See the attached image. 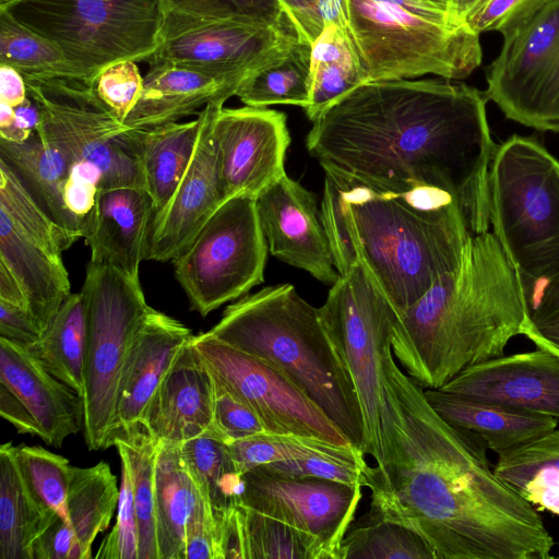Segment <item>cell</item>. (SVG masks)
<instances>
[{
  "mask_svg": "<svg viewBox=\"0 0 559 559\" xmlns=\"http://www.w3.org/2000/svg\"><path fill=\"white\" fill-rule=\"evenodd\" d=\"M224 200L257 199L285 173L286 115L267 108L217 106L213 119Z\"/></svg>",
  "mask_w": 559,
  "mask_h": 559,
  "instance_id": "ac0fdd59",
  "label": "cell"
},
{
  "mask_svg": "<svg viewBox=\"0 0 559 559\" xmlns=\"http://www.w3.org/2000/svg\"><path fill=\"white\" fill-rule=\"evenodd\" d=\"M234 92L217 79L185 67L152 64L141 96L123 123L152 129L197 112L212 102L225 103Z\"/></svg>",
  "mask_w": 559,
  "mask_h": 559,
  "instance_id": "484cf974",
  "label": "cell"
},
{
  "mask_svg": "<svg viewBox=\"0 0 559 559\" xmlns=\"http://www.w3.org/2000/svg\"><path fill=\"white\" fill-rule=\"evenodd\" d=\"M14 126L20 130L32 134L40 122V114L37 104L32 97H27L21 105L14 108Z\"/></svg>",
  "mask_w": 559,
  "mask_h": 559,
  "instance_id": "6f0895ef",
  "label": "cell"
},
{
  "mask_svg": "<svg viewBox=\"0 0 559 559\" xmlns=\"http://www.w3.org/2000/svg\"><path fill=\"white\" fill-rule=\"evenodd\" d=\"M241 504L306 535L320 559H341L354 523L362 486L323 478L287 477L255 467L243 475Z\"/></svg>",
  "mask_w": 559,
  "mask_h": 559,
  "instance_id": "2e32d148",
  "label": "cell"
},
{
  "mask_svg": "<svg viewBox=\"0 0 559 559\" xmlns=\"http://www.w3.org/2000/svg\"><path fill=\"white\" fill-rule=\"evenodd\" d=\"M365 83L433 74L461 80L483 61L480 35L438 0H342Z\"/></svg>",
  "mask_w": 559,
  "mask_h": 559,
  "instance_id": "8992f818",
  "label": "cell"
},
{
  "mask_svg": "<svg viewBox=\"0 0 559 559\" xmlns=\"http://www.w3.org/2000/svg\"><path fill=\"white\" fill-rule=\"evenodd\" d=\"M0 9L58 45L91 85L123 60H147L164 21L159 0H1Z\"/></svg>",
  "mask_w": 559,
  "mask_h": 559,
  "instance_id": "ba28073f",
  "label": "cell"
},
{
  "mask_svg": "<svg viewBox=\"0 0 559 559\" xmlns=\"http://www.w3.org/2000/svg\"><path fill=\"white\" fill-rule=\"evenodd\" d=\"M0 301L28 309L27 298L21 284L2 262H0Z\"/></svg>",
  "mask_w": 559,
  "mask_h": 559,
  "instance_id": "9f6ffc18",
  "label": "cell"
},
{
  "mask_svg": "<svg viewBox=\"0 0 559 559\" xmlns=\"http://www.w3.org/2000/svg\"><path fill=\"white\" fill-rule=\"evenodd\" d=\"M526 336L537 348L559 357V275L528 301Z\"/></svg>",
  "mask_w": 559,
  "mask_h": 559,
  "instance_id": "f907efd6",
  "label": "cell"
},
{
  "mask_svg": "<svg viewBox=\"0 0 559 559\" xmlns=\"http://www.w3.org/2000/svg\"><path fill=\"white\" fill-rule=\"evenodd\" d=\"M225 537L226 559H320L306 535L241 503L228 516Z\"/></svg>",
  "mask_w": 559,
  "mask_h": 559,
  "instance_id": "d6a6232c",
  "label": "cell"
},
{
  "mask_svg": "<svg viewBox=\"0 0 559 559\" xmlns=\"http://www.w3.org/2000/svg\"><path fill=\"white\" fill-rule=\"evenodd\" d=\"M164 13L285 26L293 24L280 0H159Z\"/></svg>",
  "mask_w": 559,
  "mask_h": 559,
  "instance_id": "ee69618b",
  "label": "cell"
},
{
  "mask_svg": "<svg viewBox=\"0 0 559 559\" xmlns=\"http://www.w3.org/2000/svg\"><path fill=\"white\" fill-rule=\"evenodd\" d=\"M12 445L0 448V559H34L35 542L57 515L46 513L28 492Z\"/></svg>",
  "mask_w": 559,
  "mask_h": 559,
  "instance_id": "e575fe53",
  "label": "cell"
},
{
  "mask_svg": "<svg viewBox=\"0 0 559 559\" xmlns=\"http://www.w3.org/2000/svg\"><path fill=\"white\" fill-rule=\"evenodd\" d=\"M488 203L528 302L559 275V159L535 138L511 135L491 160Z\"/></svg>",
  "mask_w": 559,
  "mask_h": 559,
  "instance_id": "52a82bcc",
  "label": "cell"
},
{
  "mask_svg": "<svg viewBox=\"0 0 559 559\" xmlns=\"http://www.w3.org/2000/svg\"><path fill=\"white\" fill-rule=\"evenodd\" d=\"M311 50V44L298 39L282 60L250 75L236 96L250 107L294 105L305 109L310 98Z\"/></svg>",
  "mask_w": 559,
  "mask_h": 559,
  "instance_id": "ab89813d",
  "label": "cell"
},
{
  "mask_svg": "<svg viewBox=\"0 0 559 559\" xmlns=\"http://www.w3.org/2000/svg\"><path fill=\"white\" fill-rule=\"evenodd\" d=\"M177 319L150 308L126 356L117 394L115 431L142 427L145 411L181 348L193 337Z\"/></svg>",
  "mask_w": 559,
  "mask_h": 559,
  "instance_id": "7402d4cb",
  "label": "cell"
},
{
  "mask_svg": "<svg viewBox=\"0 0 559 559\" xmlns=\"http://www.w3.org/2000/svg\"><path fill=\"white\" fill-rule=\"evenodd\" d=\"M0 213L27 237L62 254L76 237L56 224L33 200L10 167L0 159Z\"/></svg>",
  "mask_w": 559,
  "mask_h": 559,
  "instance_id": "7bdbcfd3",
  "label": "cell"
},
{
  "mask_svg": "<svg viewBox=\"0 0 559 559\" xmlns=\"http://www.w3.org/2000/svg\"><path fill=\"white\" fill-rule=\"evenodd\" d=\"M493 472L536 510L559 515V429L499 453Z\"/></svg>",
  "mask_w": 559,
  "mask_h": 559,
  "instance_id": "1f68e13d",
  "label": "cell"
},
{
  "mask_svg": "<svg viewBox=\"0 0 559 559\" xmlns=\"http://www.w3.org/2000/svg\"><path fill=\"white\" fill-rule=\"evenodd\" d=\"M320 216L331 247L334 266L340 275H345L359 263V260L346 224L338 186L326 173Z\"/></svg>",
  "mask_w": 559,
  "mask_h": 559,
  "instance_id": "c3c4849f",
  "label": "cell"
},
{
  "mask_svg": "<svg viewBox=\"0 0 559 559\" xmlns=\"http://www.w3.org/2000/svg\"><path fill=\"white\" fill-rule=\"evenodd\" d=\"M341 559H436L425 540L394 521L368 512L350 526L343 540Z\"/></svg>",
  "mask_w": 559,
  "mask_h": 559,
  "instance_id": "60d3db41",
  "label": "cell"
},
{
  "mask_svg": "<svg viewBox=\"0 0 559 559\" xmlns=\"http://www.w3.org/2000/svg\"><path fill=\"white\" fill-rule=\"evenodd\" d=\"M551 0H449V5L475 33L502 36L521 26Z\"/></svg>",
  "mask_w": 559,
  "mask_h": 559,
  "instance_id": "f6af8a7d",
  "label": "cell"
},
{
  "mask_svg": "<svg viewBox=\"0 0 559 559\" xmlns=\"http://www.w3.org/2000/svg\"><path fill=\"white\" fill-rule=\"evenodd\" d=\"M0 159L56 224L83 238L81 223L64 202L70 163L56 145L36 131L24 142L0 139Z\"/></svg>",
  "mask_w": 559,
  "mask_h": 559,
  "instance_id": "f1b7e54d",
  "label": "cell"
},
{
  "mask_svg": "<svg viewBox=\"0 0 559 559\" xmlns=\"http://www.w3.org/2000/svg\"><path fill=\"white\" fill-rule=\"evenodd\" d=\"M117 477L105 461L72 465L64 520L56 516L33 547L34 559H91L92 545L118 507Z\"/></svg>",
  "mask_w": 559,
  "mask_h": 559,
  "instance_id": "cb8c5ba5",
  "label": "cell"
},
{
  "mask_svg": "<svg viewBox=\"0 0 559 559\" xmlns=\"http://www.w3.org/2000/svg\"><path fill=\"white\" fill-rule=\"evenodd\" d=\"M28 96L37 104L36 132L47 138L69 163L95 165L103 189L144 188L139 158L141 129H131L79 81L25 79ZM145 189V188H144Z\"/></svg>",
  "mask_w": 559,
  "mask_h": 559,
  "instance_id": "8fae6325",
  "label": "cell"
},
{
  "mask_svg": "<svg viewBox=\"0 0 559 559\" xmlns=\"http://www.w3.org/2000/svg\"><path fill=\"white\" fill-rule=\"evenodd\" d=\"M153 216V200L144 188L99 190L84 235L91 262L109 265L140 283Z\"/></svg>",
  "mask_w": 559,
  "mask_h": 559,
  "instance_id": "d4e9b609",
  "label": "cell"
},
{
  "mask_svg": "<svg viewBox=\"0 0 559 559\" xmlns=\"http://www.w3.org/2000/svg\"><path fill=\"white\" fill-rule=\"evenodd\" d=\"M183 463L215 522L240 502L243 474L239 473L225 442L204 433L180 444Z\"/></svg>",
  "mask_w": 559,
  "mask_h": 559,
  "instance_id": "8d00e7d4",
  "label": "cell"
},
{
  "mask_svg": "<svg viewBox=\"0 0 559 559\" xmlns=\"http://www.w3.org/2000/svg\"><path fill=\"white\" fill-rule=\"evenodd\" d=\"M44 329L26 308L0 301V337L22 345L38 341Z\"/></svg>",
  "mask_w": 559,
  "mask_h": 559,
  "instance_id": "f5cc1de1",
  "label": "cell"
},
{
  "mask_svg": "<svg viewBox=\"0 0 559 559\" xmlns=\"http://www.w3.org/2000/svg\"><path fill=\"white\" fill-rule=\"evenodd\" d=\"M221 102L198 112L200 131L190 165L166 206L153 216L145 260L174 261L225 202L213 119Z\"/></svg>",
  "mask_w": 559,
  "mask_h": 559,
  "instance_id": "d6986e66",
  "label": "cell"
},
{
  "mask_svg": "<svg viewBox=\"0 0 559 559\" xmlns=\"http://www.w3.org/2000/svg\"><path fill=\"white\" fill-rule=\"evenodd\" d=\"M324 173L338 186L359 263L396 312L454 270L476 235L457 204L431 207Z\"/></svg>",
  "mask_w": 559,
  "mask_h": 559,
  "instance_id": "277c9868",
  "label": "cell"
},
{
  "mask_svg": "<svg viewBox=\"0 0 559 559\" xmlns=\"http://www.w3.org/2000/svg\"><path fill=\"white\" fill-rule=\"evenodd\" d=\"M558 544H559V542H558Z\"/></svg>",
  "mask_w": 559,
  "mask_h": 559,
  "instance_id": "91938a15",
  "label": "cell"
},
{
  "mask_svg": "<svg viewBox=\"0 0 559 559\" xmlns=\"http://www.w3.org/2000/svg\"><path fill=\"white\" fill-rule=\"evenodd\" d=\"M502 38L486 67L487 99L509 120L559 133V0Z\"/></svg>",
  "mask_w": 559,
  "mask_h": 559,
  "instance_id": "5bb4252c",
  "label": "cell"
},
{
  "mask_svg": "<svg viewBox=\"0 0 559 559\" xmlns=\"http://www.w3.org/2000/svg\"><path fill=\"white\" fill-rule=\"evenodd\" d=\"M0 63L14 68L24 79H63L86 84L85 75L58 45L1 9Z\"/></svg>",
  "mask_w": 559,
  "mask_h": 559,
  "instance_id": "74e56055",
  "label": "cell"
},
{
  "mask_svg": "<svg viewBox=\"0 0 559 559\" xmlns=\"http://www.w3.org/2000/svg\"><path fill=\"white\" fill-rule=\"evenodd\" d=\"M438 1L445 2L449 4V0H438Z\"/></svg>",
  "mask_w": 559,
  "mask_h": 559,
  "instance_id": "680465c9",
  "label": "cell"
},
{
  "mask_svg": "<svg viewBox=\"0 0 559 559\" xmlns=\"http://www.w3.org/2000/svg\"><path fill=\"white\" fill-rule=\"evenodd\" d=\"M214 378V377H213ZM212 436L225 443L267 432L257 413L214 378Z\"/></svg>",
  "mask_w": 559,
  "mask_h": 559,
  "instance_id": "681fc988",
  "label": "cell"
},
{
  "mask_svg": "<svg viewBox=\"0 0 559 559\" xmlns=\"http://www.w3.org/2000/svg\"><path fill=\"white\" fill-rule=\"evenodd\" d=\"M192 341L215 380L251 407L267 432L352 444L323 411L275 365L207 332L194 335Z\"/></svg>",
  "mask_w": 559,
  "mask_h": 559,
  "instance_id": "9a60e30c",
  "label": "cell"
},
{
  "mask_svg": "<svg viewBox=\"0 0 559 559\" xmlns=\"http://www.w3.org/2000/svg\"><path fill=\"white\" fill-rule=\"evenodd\" d=\"M292 21L299 40L313 44L324 27L322 15L325 0H280Z\"/></svg>",
  "mask_w": 559,
  "mask_h": 559,
  "instance_id": "db71d44e",
  "label": "cell"
},
{
  "mask_svg": "<svg viewBox=\"0 0 559 559\" xmlns=\"http://www.w3.org/2000/svg\"><path fill=\"white\" fill-rule=\"evenodd\" d=\"M362 83L360 61L344 23L325 21L312 44L306 116L313 122L332 103Z\"/></svg>",
  "mask_w": 559,
  "mask_h": 559,
  "instance_id": "836d02e7",
  "label": "cell"
},
{
  "mask_svg": "<svg viewBox=\"0 0 559 559\" xmlns=\"http://www.w3.org/2000/svg\"><path fill=\"white\" fill-rule=\"evenodd\" d=\"M143 82L144 76L140 74L135 61L123 60L100 70L90 86L123 122L141 96Z\"/></svg>",
  "mask_w": 559,
  "mask_h": 559,
  "instance_id": "7dc6e473",
  "label": "cell"
},
{
  "mask_svg": "<svg viewBox=\"0 0 559 559\" xmlns=\"http://www.w3.org/2000/svg\"><path fill=\"white\" fill-rule=\"evenodd\" d=\"M84 439L91 451L112 445L119 379L129 346L150 310L141 283L100 263L87 264Z\"/></svg>",
  "mask_w": 559,
  "mask_h": 559,
  "instance_id": "9c48e42d",
  "label": "cell"
},
{
  "mask_svg": "<svg viewBox=\"0 0 559 559\" xmlns=\"http://www.w3.org/2000/svg\"><path fill=\"white\" fill-rule=\"evenodd\" d=\"M129 465L139 527V559H159L155 514V467L159 441L143 427L114 437Z\"/></svg>",
  "mask_w": 559,
  "mask_h": 559,
  "instance_id": "f35d334b",
  "label": "cell"
},
{
  "mask_svg": "<svg viewBox=\"0 0 559 559\" xmlns=\"http://www.w3.org/2000/svg\"><path fill=\"white\" fill-rule=\"evenodd\" d=\"M298 39L293 24L270 26L166 12L157 47L146 61L205 73L236 96L250 75L282 60Z\"/></svg>",
  "mask_w": 559,
  "mask_h": 559,
  "instance_id": "4fadbf2b",
  "label": "cell"
},
{
  "mask_svg": "<svg viewBox=\"0 0 559 559\" xmlns=\"http://www.w3.org/2000/svg\"><path fill=\"white\" fill-rule=\"evenodd\" d=\"M25 347L44 369L83 397L86 352L83 293L71 294L40 338Z\"/></svg>",
  "mask_w": 559,
  "mask_h": 559,
  "instance_id": "d590c367",
  "label": "cell"
},
{
  "mask_svg": "<svg viewBox=\"0 0 559 559\" xmlns=\"http://www.w3.org/2000/svg\"><path fill=\"white\" fill-rule=\"evenodd\" d=\"M267 242L255 199L226 200L173 261L192 310L206 317L264 280Z\"/></svg>",
  "mask_w": 559,
  "mask_h": 559,
  "instance_id": "7c38bea8",
  "label": "cell"
},
{
  "mask_svg": "<svg viewBox=\"0 0 559 559\" xmlns=\"http://www.w3.org/2000/svg\"><path fill=\"white\" fill-rule=\"evenodd\" d=\"M12 452L33 499L46 513L64 520L72 473L69 460L38 445H12Z\"/></svg>",
  "mask_w": 559,
  "mask_h": 559,
  "instance_id": "b9f144b4",
  "label": "cell"
},
{
  "mask_svg": "<svg viewBox=\"0 0 559 559\" xmlns=\"http://www.w3.org/2000/svg\"><path fill=\"white\" fill-rule=\"evenodd\" d=\"M0 414L19 433L55 448L84 428L83 397L44 369L24 345L3 337Z\"/></svg>",
  "mask_w": 559,
  "mask_h": 559,
  "instance_id": "e0dca14e",
  "label": "cell"
},
{
  "mask_svg": "<svg viewBox=\"0 0 559 559\" xmlns=\"http://www.w3.org/2000/svg\"><path fill=\"white\" fill-rule=\"evenodd\" d=\"M0 96L1 102L15 108L27 97L24 76L14 68L0 63Z\"/></svg>",
  "mask_w": 559,
  "mask_h": 559,
  "instance_id": "11a10c76",
  "label": "cell"
},
{
  "mask_svg": "<svg viewBox=\"0 0 559 559\" xmlns=\"http://www.w3.org/2000/svg\"><path fill=\"white\" fill-rule=\"evenodd\" d=\"M431 407L450 425L473 432L497 454L534 440L558 426L551 416L462 396L440 389H424Z\"/></svg>",
  "mask_w": 559,
  "mask_h": 559,
  "instance_id": "4316f807",
  "label": "cell"
},
{
  "mask_svg": "<svg viewBox=\"0 0 559 559\" xmlns=\"http://www.w3.org/2000/svg\"><path fill=\"white\" fill-rule=\"evenodd\" d=\"M193 337L152 397L141 426L156 440L181 444L213 430L214 378Z\"/></svg>",
  "mask_w": 559,
  "mask_h": 559,
  "instance_id": "603a6c76",
  "label": "cell"
},
{
  "mask_svg": "<svg viewBox=\"0 0 559 559\" xmlns=\"http://www.w3.org/2000/svg\"><path fill=\"white\" fill-rule=\"evenodd\" d=\"M202 497L180 453L159 441L155 467V514L159 559H185L186 526Z\"/></svg>",
  "mask_w": 559,
  "mask_h": 559,
  "instance_id": "f546056e",
  "label": "cell"
},
{
  "mask_svg": "<svg viewBox=\"0 0 559 559\" xmlns=\"http://www.w3.org/2000/svg\"><path fill=\"white\" fill-rule=\"evenodd\" d=\"M121 461V486L116 524L105 536L95 558L139 559V527L133 500L131 473L128 462Z\"/></svg>",
  "mask_w": 559,
  "mask_h": 559,
  "instance_id": "bcb514c9",
  "label": "cell"
},
{
  "mask_svg": "<svg viewBox=\"0 0 559 559\" xmlns=\"http://www.w3.org/2000/svg\"><path fill=\"white\" fill-rule=\"evenodd\" d=\"M484 91L459 80L362 83L312 123L309 154L378 192L452 195L475 234L489 229L488 177L497 144Z\"/></svg>",
  "mask_w": 559,
  "mask_h": 559,
  "instance_id": "7a4b0ae2",
  "label": "cell"
},
{
  "mask_svg": "<svg viewBox=\"0 0 559 559\" xmlns=\"http://www.w3.org/2000/svg\"><path fill=\"white\" fill-rule=\"evenodd\" d=\"M440 390L559 419V357L536 350L473 365Z\"/></svg>",
  "mask_w": 559,
  "mask_h": 559,
  "instance_id": "44dd1931",
  "label": "cell"
},
{
  "mask_svg": "<svg viewBox=\"0 0 559 559\" xmlns=\"http://www.w3.org/2000/svg\"><path fill=\"white\" fill-rule=\"evenodd\" d=\"M200 118L141 129L139 158L144 188L154 204V215L171 199L193 156Z\"/></svg>",
  "mask_w": 559,
  "mask_h": 559,
  "instance_id": "4dcf8cb0",
  "label": "cell"
},
{
  "mask_svg": "<svg viewBox=\"0 0 559 559\" xmlns=\"http://www.w3.org/2000/svg\"><path fill=\"white\" fill-rule=\"evenodd\" d=\"M0 262L21 284L29 311L47 329L71 295V284L62 257L22 234L0 213Z\"/></svg>",
  "mask_w": 559,
  "mask_h": 559,
  "instance_id": "83f0119b",
  "label": "cell"
},
{
  "mask_svg": "<svg viewBox=\"0 0 559 559\" xmlns=\"http://www.w3.org/2000/svg\"><path fill=\"white\" fill-rule=\"evenodd\" d=\"M319 311L358 396L364 423L361 452L382 466L388 411L383 361L392 350L394 308L358 263L331 285Z\"/></svg>",
  "mask_w": 559,
  "mask_h": 559,
  "instance_id": "30bf717a",
  "label": "cell"
},
{
  "mask_svg": "<svg viewBox=\"0 0 559 559\" xmlns=\"http://www.w3.org/2000/svg\"><path fill=\"white\" fill-rule=\"evenodd\" d=\"M207 333L280 368L361 450L364 423L350 374L319 308L292 284L243 296Z\"/></svg>",
  "mask_w": 559,
  "mask_h": 559,
  "instance_id": "5b68a950",
  "label": "cell"
},
{
  "mask_svg": "<svg viewBox=\"0 0 559 559\" xmlns=\"http://www.w3.org/2000/svg\"><path fill=\"white\" fill-rule=\"evenodd\" d=\"M528 302L492 230L473 235L459 265L414 305L393 311L394 357L423 389H440L464 369L504 355L524 335Z\"/></svg>",
  "mask_w": 559,
  "mask_h": 559,
  "instance_id": "3957f363",
  "label": "cell"
},
{
  "mask_svg": "<svg viewBox=\"0 0 559 559\" xmlns=\"http://www.w3.org/2000/svg\"><path fill=\"white\" fill-rule=\"evenodd\" d=\"M183 552L185 559H223L217 525L204 500L187 523Z\"/></svg>",
  "mask_w": 559,
  "mask_h": 559,
  "instance_id": "816d5d0a",
  "label": "cell"
},
{
  "mask_svg": "<svg viewBox=\"0 0 559 559\" xmlns=\"http://www.w3.org/2000/svg\"><path fill=\"white\" fill-rule=\"evenodd\" d=\"M272 255L333 285L340 277L316 195L286 174L255 199Z\"/></svg>",
  "mask_w": 559,
  "mask_h": 559,
  "instance_id": "ffe728a7",
  "label": "cell"
},
{
  "mask_svg": "<svg viewBox=\"0 0 559 559\" xmlns=\"http://www.w3.org/2000/svg\"><path fill=\"white\" fill-rule=\"evenodd\" d=\"M384 463L369 466V512L417 533L436 559H549L537 510L489 466L484 441L445 421L389 352Z\"/></svg>",
  "mask_w": 559,
  "mask_h": 559,
  "instance_id": "6da1fadb",
  "label": "cell"
}]
</instances>
